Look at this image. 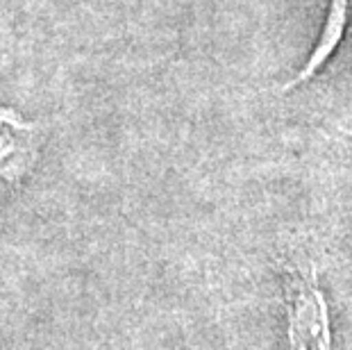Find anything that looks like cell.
<instances>
[{"label": "cell", "instance_id": "cell-3", "mask_svg": "<svg viewBox=\"0 0 352 350\" xmlns=\"http://www.w3.org/2000/svg\"><path fill=\"white\" fill-rule=\"evenodd\" d=\"M346 19H348V0H332V5H329V14H327V25L323 30V36H320L318 48L311 53L309 62H307L300 76H298L296 80H291L289 85H284V89H291V87L300 85V82H305V80H309L314 73L327 62L329 55L334 53V48L341 43L343 32H346Z\"/></svg>", "mask_w": 352, "mask_h": 350}, {"label": "cell", "instance_id": "cell-1", "mask_svg": "<svg viewBox=\"0 0 352 350\" xmlns=\"http://www.w3.org/2000/svg\"><path fill=\"white\" fill-rule=\"evenodd\" d=\"M284 292L289 303V337L294 350H329L327 309L314 273H287Z\"/></svg>", "mask_w": 352, "mask_h": 350}, {"label": "cell", "instance_id": "cell-2", "mask_svg": "<svg viewBox=\"0 0 352 350\" xmlns=\"http://www.w3.org/2000/svg\"><path fill=\"white\" fill-rule=\"evenodd\" d=\"M36 123H25L14 109L0 107V177L19 182L36 160Z\"/></svg>", "mask_w": 352, "mask_h": 350}]
</instances>
